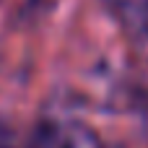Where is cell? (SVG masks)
Segmentation results:
<instances>
[{"label":"cell","instance_id":"obj_1","mask_svg":"<svg viewBox=\"0 0 148 148\" xmlns=\"http://www.w3.org/2000/svg\"><path fill=\"white\" fill-rule=\"evenodd\" d=\"M31 148H104V146L88 125L70 120V117H49L36 125Z\"/></svg>","mask_w":148,"mask_h":148},{"label":"cell","instance_id":"obj_2","mask_svg":"<svg viewBox=\"0 0 148 148\" xmlns=\"http://www.w3.org/2000/svg\"><path fill=\"white\" fill-rule=\"evenodd\" d=\"M117 10L122 26L143 44L148 47V0H109Z\"/></svg>","mask_w":148,"mask_h":148}]
</instances>
